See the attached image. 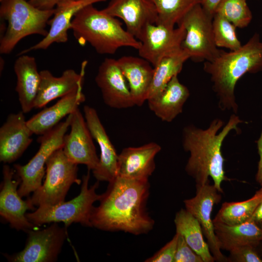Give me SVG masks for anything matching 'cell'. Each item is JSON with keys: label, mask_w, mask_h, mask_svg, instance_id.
I'll return each instance as SVG.
<instances>
[{"label": "cell", "mask_w": 262, "mask_h": 262, "mask_svg": "<svg viewBox=\"0 0 262 262\" xmlns=\"http://www.w3.org/2000/svg\"><path fill=\"white\" fill-rule=\"evenodd\" d=\"M149 189L148 179L116 176L101 194L99 205L93 209L92 226L135 235L148 233L155 224L147 208Z\"/></svg>", "instance_id": "cell-1"}, {"label": "cell", "mask_w": 262, "mask_h": 262, "mask_svg": "<svg viewBox=\"0 0 262 262\" xmlns=\"http://www.w3.org/2000/svg\"><path fill=\"white\" fill-rule=\"evenodd\" d=\"M243 122L233 114L218 133L224 123L217 118L205 130L193 125L184 127L182 146L184 150L190 153L185 171L194 179L196 188L209 183L210 177L218 192L223 193L222 183L229 179L226 176L224 169L225 160L221 151L222 145L231 131H237L238 125Z\"/></svg>", "instance_id": "cell-2"}, {"label": "cell", "mask_w": 262, "mask_h": 262, "mask_svg": "<svg viewBox=\"0 0 262 262\" xmlns=\"http://www.w3.org/2000/svg\"><path fill=\"white\" fill-rule=\"evenodd\" d=\"M203 69L211 76L220 108L232 110L236 114L238 106L234 89L238 81L247 73L262 70V41L259 34L255 33L238 49L223 50L213 61H206Z\"/></svg>", "instance_id": "cell-3"}, {"label": "cell", "mask_w": 262, "mask_h": 262, "mask_svg": "<svg viewBox=\"0 0 262 262\" xmlns=\"http://www.w3.org/2000/svg\"><path fill=\"white\" fill-rule=\"evenodd\" d=\"M70 29L79 44L89 43L100 54H113L122 47L138 49L141 42L122 27L117 18L88 5L80 10Z\"/></svg>", "instance_id": "cell-4"}, {"label": "cell", "mask_w": 262, "mask_h": 262, "mask_svg": "<svg viewBox=\"0 0 262 262\" xmlns=\"http://www.w3.org/2000/svg\"><path fill=\"white\" fill-rule=\"evenodd\" d=\"M55 8L40 10L26 0H6L1 3L0 17L6 20L7 27L0 37V53H10L23 38L32 34L46 36V26L54 13Z\"/></svg>", "instance_id": "cell-5"}, {"label": "cell", "mask_w": 262, "mask_h": 262, "mask_svg": "<svg viewBox=\"0 0 262 262\" xmlns=\"http://www.w3.org/2000/svg\"><path fill=\"white\" fill-rule=\"evenodd\" d=\"M90 170L82 176L80 193L70 201H65L53 206H41L33 213L26 214L28 220L35 226L48 223L63 222L66 228L78 223L92 227L91 215L93 204L99 201L101 195L97 193L99 181L89 187Z\"/></svg>", "instance_id": "cell-6"}, {"label": "cell", "mask_w": 262, "mask_h": 262, "mask_svg": "<svg viewBox=\"0 0 262 262\" xmlns=\"http://www.w3.org/2000/svg\"><path fill=\"white\" fill-rule=\"evenodd\" d=\"M77 165L68 159L62 147L56 150L47 161L44 182L27 199L29 203L34 208L64 201L72 184L82 182L77 177Z\"/></svg>", "instance_id": "cell-7"}, {"label": "cell", "mask_w": 262, "mask_h": 262, "mask_svg": "<svg viewBox=\"0 0 262 262\" xmlns=\"http://www.w3.org/2000/svg\"><path fill=\"white\" fill-rule=\"evenodd\" d=\"M71 117L72 114L65 121L60 122L52 130L40 135L38 139L40 144L39 148L27 164L14 165L16 173L20 180L17 191L21 197L34 192L42 185L45 173V165L50 156L63 147L64 138L70 127Z\"/></svg>", "instance_id": "cell-8"}, {"label": "cell", "mask_w": 262, "mask_h": 262, "mask_svg": "<svg viewBox=\"0 0 262 262\" xmlns=\"http://www.w3.org/2000/svg\"><path fill=\"white\" fill-rule=\"evenodd\" d=\"M213 18L198 3L186 14L179 24H182L186 31L181 48L194 61L211 62L223 51L218 49L214 42Z\"/></svg>", "instance_id": "cell-9"}, {"label": "cell", "mask_w": 262, "mask_h": 262, "mask_svg": "<svg viewBox=\"0 0 262 262\" xmlns=\"http://www.w3.org/2000/svg\"><path fill=\"white\" fill-rule=\"evenodd\" d=\"M24 248L13 255L4 254L13 262H52L56 261L67 236L66 227L54 222L48 228L27 231Z\"/></svg>", "instance_id": "cell-10"}, {"label": "cell", "mask_w": 262, "mask_h": 262, "mask_svg": "<svg viewBox=\"0 0 262 262\" xmlns=\"http://www.w3.org/2000/svg\"><path fill=\"white\" fill-rule=\"evenodd\" d=\"M177 28L150 24L145 28L138 49L140 57L155 67L164 57L182 49L186 31L181 24Z\"/></svg>", "instance_id": "cell-11"}, {"label": "cell", "mask_w": 262, "mask_h": 262, "mask_svg": "<svg viewBox=\"0 0 262 262\" xmlns=\"http://www.w3.org/2000/svg\"><path fill=\"white\" fill-rule=\"evenodd\" d=\"M222 199L221 193L214 185L207 183L196 188V195L183 201L185 209L197 220L209 249L215 261L228 262V259L221 251L216 236L211 214L214 205Z\"/></svg>", "instance_id": "cell-12"}, {"label": "cell", "mask_w": 262, "mask_h": 262, "mask_svg": "<svg viewBox=\"0 0 262 262\" xmlns=\"http://www.w3.org/2000/svg\"><path fill=\"white\" fill-rule=\"evenodd\" d=\"M70 127V132L64 138V153L73 163L84 164L88 170H94L98 164L99 158L85 118L79 108L72 114Z\"/></svg>", "instance_id": "cell-13"}, {"label": "cell", "mask_w": 262, "mask_h": 262, "mask_svg": "<svg viewBox=\"0 0 262 262\" xmlns=\"http://www.w3.org/2000/svg\"><path fill=\"white\" fill-rule=\"evenodd\" d=\"M95 82L101 91L103 101L115 109L135 106L129 85L117 60L106 58L100 65Z\"/></svg>", "instance_id": "cell-14"}, {"label": "cell", "mask_w": 262, "mask_h": 262, "mask_svg": "<svg viewBox=\"0 0 262 262\" xmlns=\"http://www.w3.org/2000/svg\"><path fill=\"white\" fill-rule=\"evenodd\" d=\"M15 170L8 165L3 166V181L0 193V214L17 230L28 231L35 226L31 223L26 216L27 210L33 207L27 200H23L19 196L17 188L20 180H14Z\"/></svg>", "instance_id": "cell-15"}, {"label": "cell", "mask_w": 262, "mask_h": 262, "mask_svg": "<svg viewBox=\"0 0 262 262\" xmlns=\"http://www.w3.org/2000/svg\"><path fill=\"white\" fill-rule=\"evenodd\" d=\"M102 10L121 19L126 30L138 40L147 26L156 24L158 19L156 9L148 0H110Z\"/></svg>", "instance_id": "cell-16"}, {"label": "cell", "mask_w": 262, "mask_h": 262, "mask_svg": "<svg viewBox=\"0 0 262 262\" xmlns=\"http://www.w3.org/2000/svg\"><path fill=\"white\" fill-rule=\"evenodd\" d=\"M83 113L91 134L97 142L100 151L98 164L92 171L93 175L98 181L109 182L117 176L118 154L110 141L96 109L85 105Z\"/></svg>", "instance_id": "cell-17"}, {"label": "cell", "mask_w": 262, "mask_h": 262, "mask_svg": "<svg viewBox=\"0 0 262 262\" xmlns=\"http://www.w3.org/2000/svg\"><path fill=\"white\" fill-rule=\"evenodd\" d=\"M24 113L10 114L0 128V161L4 164L17 160L32 143L33 132Z\"/></svg>", "instance_id": "cell-18"}, {"label": "cell", "mask_w": 262, "mask_h": 262, "mask_svg": "<svg viewBox=\"0 0 262 262\" xmlns=\"http://www.w3.org/2000/svg\"><path fill=\"white\" fill-rule=\"evenodd\" d=\"M107 0H63L55 8L52 18L49 20L50 29L47 35L36 44L21 51L18 55L31 51L46 49L54 43H64L68 40V31L75 15L82 8Z\"/></svg>", "instance_id": "cell-19"}, {"label": "cell", "mask_w": 262, "mask_h": 262, "mask_svg": "<svg viewBox=\"0 0 262 262\" xmlns=\"http://www.w3.org/2000/svg\"><path fill=\"white\" fill-rule=\"evenodd\" d=\"M161 149V146L155 142L124 148L118 154L117 176L148 179L155 169V157Z\"/></svg>", "instance_id": "cell-20"}, {"label": "cell", "mask_w": 262, "mask_h": 262, "mask_svg": "<svg viewBox=\"0 0 262 262\" xmlns=\"http://www.w3.org/2000/svg\"><path fill=\"white\" fill-rule=\"evenodd\" d=\"M86 65L87 61H84L79 73L68 69L60 77L54 76L48 70L40 71L41 81L34 108H42L51 101L61 98L82 85Z\"/></svg>", "instance_id": "cell-21"}, {"label": "cell", "mask_w": 262, "mask_h": 262, "mask_svg": "<svg viewBox=\"0 0 262 262\" xmlns=\"http://www.w3.org/2000/svg\"><path fill=\"white\" fill-rule=\"evenodd\" d=\"M82 85L61 98L54 105L44 108L27 120L33 134L42 135L52 130L64 117L72 114L85 100Z\"/></svg>", "instance_id": "cell-22"}, {"label": "cell", "mask_w": 262, "mask_h": 262, "mask_svg": "<svg viewBox=\"0 0 262 262\" xmlns=\"http://www.w3.org/2000/svg\"><path fill=\"white\" fill-rule=\"evenodd\" d=\"M126 79L135 105L147 101L154 74V67L140 57L124 56L117 60Z\"/></svg>", "instance_id": "cell-23"}, {"label": "cell", "mask_w": 262, "mask_h": 262, "mask_svg": "<svg viewBox=\"0 0 262 262\" xmlns=\"http://www.w3.org/2000/svg\"><path fill=\"white\" fill-rule=\"evenodd\" d=\"M18 56L14 65L16 77V91L21 111L25 114L34 108L41 76L34 57L25 54Z\"/></svg>", "instance_id": "cell-24"}, {"label": "cell", "mask_w": 262, "mask_h": 262, "mask_svg": "<svg viewBox=\"0 0 262 262\" xmlns=\"http://www.w3.org/2000/svg\"><path fill=\"white\" fill-rule=\"evenodd\" d=\"M189 96L188 89L176 75L160 92L147 101L149 109L156 116L162 121L170 122L182 113Z\"/></svg>", "instance_id": "cell-25"}, {"label": "cell", "mask_w": 262, "mask_h": 262, "mask_svg": "<svg viewBox=\"0 0 262 262\" xmlns=\"http://www.w3.org/2000/svg\"><path fill=\"white\" fill-rule=\"evenodd\" d=\"M213 223L221 250L229 251L236 247L247 245L257 246L262 242V228L253 221H247L234 225Z\"/></svg>", "instance_id": "cell-26"}, {"label": "cell", "mask_w": 262, "mask_h": 262, "mask_svg": "<svg viewBox=\"0 0 262 262\" xmlns=\"http://www.w3.org/2000/svg\"><path fill=\"white\" fill-rule=\"evenodd\" d=\"M174 223L176 232L184 238L189 246L202 259L204 262L215 261L204 239L200 224L185 209H181L176 214Z\"/></svg>", "instance_id": "cell-27"}, {"label": "cell", "mask_w": 262, "mask_h": 262, "mask_svg": "<svg viewBox=\"0 0 262 262\" xmlns=\"http://www.w3.org/2000/svg\"><path fill=\"white\" fill-rule=\"evenodd\" d=\"M250 198L242 201L225 202L213 219V222L229 225L247 221L262 202V185Z\"/></svg>", "instance_id": "cell-28"}, {"label": "cell", "mask_w": 262, "mask_h": 262, "mask_svg": "<svg viewBox=\"0 0 262 262\" xmlns=\"http://www.w3.org/2000/svg\"><path fill=\"white\" fill-rule=\"evenodd\" d=\"M188 59L189 55L182 49L163 58L154 67V74L147 99L160 92L173 77L178 75L181 71L184 63Z\"/></svg>", "instance_id": "cell-29"}, {"label": "cell", "mask_w": 262, "mask_h": 262, "mask_svg": "<svg viewBox=\"0 0 262 262\" xmlns=\"http://www.w3.org/2000/svg\"><path fill=\"white\" fill-rule=\"evenodd\" d=\"M155 7L157 24L174 27L196 5L198 0H148Z\"/></svg>", "instance_id": "cell-30"}, {"label": "cell", "mask_w": 262, "mask_h": 262, "mask_svg": "<svg viewBox=\"0 0 262 262\" xmlns=\"http://www.w3.org/2000/svg\"><path fill=\"white\" fill-rule=\"evenodd\" d=\"M215 14L225 17L236 28L247 27L252 19V14L246 0H221Z\"/></svg>", "instance_id": "cell-31"}, {"label": "cell", "mask_w": 262, "mask_h": 262, "mask_svg": "<svg viewBox=\"0 0 262 262\" xmlns=\"http://www.w3.org/2000/svg\"><path fill=\"white\" fill-rule=\"evenodd\" d=\"M212 24L214 40L218 48L233 51L242 46L236 34V27L232 23L222 16L214 14Z\"/></svg>", "instance_id": "cell-32"}, {"label": "cell", "mask_w": 262, "mask_h": 262, "mask_svg": "<svg viewBox=\"0 0 262 262\" xmlns=\"http://www.w3.org/2000/svg\"><path fill=\"white\" fill-rule=\"evenodd\" d=\"M256 246L247 245L230 250L228 262H262V258L256 249Z\"/></svg>", "instance_id": "cell-33"}, {"label": "cell", "mask_w": 262, "mask_h": 262, "mask_svg": "<svg viewBox=\"0 0 262 262\" xmlns=\"http://www.w3.org/2000/svg\"><path fill=\"white\" fill-rule=\"evenodd\" d=\"M178 233V242L174 262H204L201 257Z\"/></svg>", "instance_id": "cell-34"}, {"label": "cell", "mask_w": 262, "mask_h": 262, "mask_svg": "<svg viewBox=\"0 0 262 262\" xmlns=\"http://www.w3.org/2000/svg\"><path fill=\"white\" fill-rule=\"evenodd\" d=\"M178 235L176 233L172 239L152 256L147 259L146 262H174L177 250Z\"/></svg>", "instance_id": "cell-35"}, {"label": "cell", "mask_w": 262, "mask_h": 262, "mask_svg": "<svg viewBox=\"0 0 262 262\" xmlns=\"http://www.w3.org/2000/svg\"><path fill=\"white\" fill-rule=\"evenodd\" d=\"M63 0H29L28 2L33 6L42 10H49Z\"/></svg>", "instance_id": "cell-36"}, {"label": "cell", "mask_w": 262, "mask_h": 262, "mask_svg": "<svg viewBox=\"0 0 262 262\" xmlns=\"http://www.w3.org/2000/svg\"><path fill=\"white\" fill-rule=\"evenodd\" d=\"M257 144L260 159L255 179L257 183L260 185H262V131L259 138L257 141Z\"/></svg>", "instance_id": "cell-37"}, {"label": "cell", "mask_w": 262, "mask_h": 262, "mask_svg": "<svg viewBox=\"0 0 262 262\" xmlns=\"http://www.w3.org/2000/svg\"><path fill=\"white\" fill-rule=\"evenodd\" d=\"M203 8L210 15L213 16L215 9L221 0H198Z\"/></svg>", "instance_id": "cell-38"}, {"label": "cell", "mask_w": 262, "mask_h": 262, "mask_svg": "<svg viewBox=\"0 0 262 262\" xmlns=\"http://www.w3.org/2000/svg\"><path fill=\"white\" fill-rule=\"evenodd\" d=\"M247 221H253L259 225L262 222V202L256 208L251 217Z\"/></svg>", "instance_id": "cell-39"}, {"label": "cell", "mask_w": 262, "mask_h": 262, "mask_svg": "<svg viewBox=\"0 0 262 262\" xmlns=\"http://www.w3.org/2000/svg\"><path fill=\"white\" fill-rule=\"evenodd\" d=\"M5 0H0V3H1V2H3V1H5Z\"/></svg>", "instance_id": "cell-40"}, {"label": "cell", "mask_w": 262, "mask_h": 262, "mask_svg": "<svg viewBox=\"0 0 262 262\" xmlns=\"http://www.w3.org/2000/svg\"><path fill=\"white\" fill-rule=\"evenodd\" d=\"M260 226L262 228V222L260 224Z\"/></svg>", "instance_id": "cell-41"}]
</instances>
